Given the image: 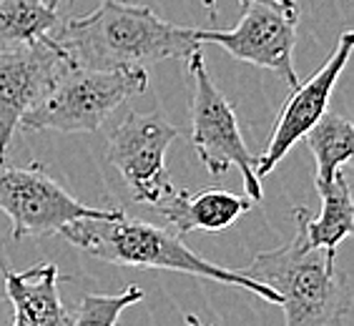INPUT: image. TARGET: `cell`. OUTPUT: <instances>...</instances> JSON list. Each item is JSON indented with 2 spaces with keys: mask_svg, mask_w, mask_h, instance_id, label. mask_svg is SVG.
Masks as SVG:
<instances>
[{
  "mask_svg": "<svg viewBox=\"0 0 354 326\" xmlns=\"http://www.w3.org/2000/svg\"><path fill=\"white\" fill-rule=\"evenodd\" d=\"M55 26L58 13L48 0H0V48L38 43Z\"/></svg>",
  "mask_w": 354,
  "mask_h": 326,
  "instance_id": "obj_15",
  "label": "cell"
},
{
  "mask_svg": "<svg viewBox=\"0 0 354 326\" xmlns=\"http://www.w3.org/2000/svg\"><path fill=\"white\" fill-rule=\"evenodd\" d=\"M252 206L254 201L249 196H239V193H232L221 186H209V189H201L196 193L174 189L153 209L169 221L178 236H184L189 231H226L244 213H249Z\"/></svg>",
  "mask_w": 354,
  "mask_h": 326,
  "instance_id": "obj_11",
  "label": "cell"
},
{
  "mask_svg": "<svg viewBox=\"0 0 354 326\" xmlns=\"http://www.w3.org/2000/svg\"><path fill=\"white\" fill-rule=\"evenodd\" d=\"M186 61L191 78V141L198 158L212 176H224L234 166L244 178L249 198L259 204L264 193L261 178L257 176V156L241 136L236 111L212 81L201 50H194Z\"/></svg>",
  "mask_w": 354,
  "mask_h": 326,
  "instance_id": "obj_5",
  "label": "cell"
},
{
  "mask_svg": "<svg viewBox=\"0 0 354 326\" xmlns=\"http://www.w3.org/2000/svg\"><path fill=\"white\" fill-rule=\"evenodd\" d=\"M58 3H61V0H48V6L50 8H58Z\"/></svg>",
  "mask_w": 354,
  "mask_h": 326,
  "instance_id": "obj_19",
  "label": "cell"
},
{
  "mask_svg": "<svg viewBox=\"0 0 354 326\" xmlns=\"http://www.w3.org/2000/svg\"><path fill=\"white\" fill-rule=\"evenodd\" d=\"M176 138V126L156 113H129L111 133L106 161L118 171L136 204L156 206L174 191L166 151Z\"/></svg>",
  "mask_w": 354,
  "mask_h": 326,
  "instance_id": "obj_8",
  "label": "cell"
},
{
  "mask_svg": "<svg viewBox=\"0 0 354 326\" xmlns=\"http://www.w3.org/2000/svg\"><path fill=\"white\" fill-rule=\"evenodd\" d=\"M241 18L229 30H198L201 46L216 43L226 53L257 68L281 75L289 86H297L294 70V43L299 26V3L297 0H239Z\"/></svg>",
  "mask_w": 354,
  "mask_h": 326,
  "instance_id": "obj_7",
  "label": "cell"
},
{
  "mask_svg": "<svg viewBox=\"0 0 354 326\" xmlns=\"http://www.w3.org/2000/svg\"><path fill=\"white\" fill-rule=\"evenodd\" d=\"M71 66L95 70L149 68L201 50L196 28L174 26L149 6L101 0L95 10L71 18L53 35Z\"/></svg>",
  "mask_w": 354,
  "mask_h": 326,
  "instance_id": "obj_1",
  "label": "cell"
},
{
  "mask_svg": "<svg viewBox=\"0 0 354 326\" xmlns=\"http://www.w3.org/2000/svg\"><path fill=\"white\" fill-rule=\"evenodd\" d=\"M201 3H204V8L209 10V15L216 21V0H201Z\"/></svg>",
  "mask_w": 354,
  "mask_h": 326,
  "instance_id": "obj_17",
  "label": "cell"
},
{
  "mask_svg": "<svg viewBox=\"0 0 354 326\" xmlns=\"http://www.w3.org/2000/svg\"><path fill=\"white\" fill-rule=\"evenodd\" d=\"M186 324H189V326H214V324H204V321L198 319V316H194V314H189V316H186Z\"/></svg>",
  "mask_w": 354,
  "mask_h": 326,
  "instance_id": "obj_18",
  "label": "cell"
},
{
  "mask_svg": "<svg viewBox=\"0 0 354 326\" xmlns=\"http://www.w3.org/2000/svg\"><path fill=\"white\" fill-rule=\"evenodd\" d=\"M304 138L317 161V176H314L317 186L329 184L334 173L354 156V126L339 113L324 111L319 121L304 133Z\"/></svg>",
  "mask_w": 354,
  "mask_h": 326,
  "instance_id": "obj_14",
  "label": "cell"
},
{
  "mask_svg": "<svg viewBox=\"0 0 354 326\" xmlns=\"http://www.w3.org/2000/svg\"><path fill=\"white\" fill-rule=\"evenodd\" d=\"M143 299V289L136 284L126 286L118 294H88L68 319V326H116L129 306Z\"/></svg>",
  "mask_w": 354,
  "mask_h": 326,
  "instance_id": "obj_16",
  "label": "cell"
},
{
  "mask_svg": "<svg viewBox=\"0 0 354 326\" xmlns=\"http://www.w3.org/2000/svg\"><path fill=\"white\" fill-rule=\"evenodd\" d=\"M292 241L254 256L241 271L279 294L284 326H347L349 291L337 271V251L307 241L304 206L292 209Z\"/></svg>",
  "mask_w": 354,
  "mask_h": 326,
  "instance_id": "obj_3",
  "label": "cell"
},
{
  "mask_svg": "<svg viewBox=\"0 0 354 326\" xmlns=\"http://www.w3.org/2000/svg\"><path fill=\"white\" fill-rule=\"evenodd\" d=\"M61 236L106 264L191 274L218 284L239 286L274 306L281 304L279 294L246 276L241 269H224L194 253L174 229H161L136 218L131 221L126 213L118 218H75L63 226Z\"/></svg>",
  "mask_w": 354,
  "mask_h": 326,
  "instance_id": "obj_2",
  "label": "cell"
},
{
  "mask_svg": "<svg viewBox=\"0 0 354 326\" xmlns=\"http://www.w3.org/2000/svg\"><path fill=\"white\" fill-rule=\"evenodd\" d=\"M68 66L53 35L30 46L0 48V161H6L21 118Z\"/></svg>",
  "mask_w": 354,
  "mask_h": 326,
  "instance_id": "obj_9",
  "label": "cell"
},
{
  "mask_svg": "<svg viewBox=\"0 0 354 326\" xmlns=\"http://www.w3.org/2000/svg\"><path fill=\"white\" fill-rule=\"evenodd\" d=\"M352 46H354L352 30H344L339 35V41H337V46H334L332 55L327 58V63L307 83H297L292 88V95L286 98L284 108H281L279 118L274 123L269 146H266V151L261 156H257V176L259 178L269 176L279 166L281 158L292 151L294 143L299 141V138H304V133L327 111L329 98L334 93V86H337L342 70H344V66L349 61Z\"/></svg>",
  "mask_w": 354,
  "mask_h": 326,
  "instance_id": "obj_10",
  "label": "cell"
},
{
  "mask_svg": "<svg viewBox=\"0 0 354 326\" xmlns=\"http://www.w3.org/2000/svg\"><path fill=\"white\" fill-rule=\"evenodd\" d=\"M0 211L10 218V236L46 238L75 218H118L121 209H91L55 184L41 163L8 166L0 161Z\"/></svg>",
  "mask_w": 354,
  "mask_h": 326,
  "instance_id": "obj_6",
  "label": "cell"
},
{
  "mask_svg": "<svg viewBox=\"0 0 354 326\" xmlns=\"http://www.w3.org/2000/svg\"><path fill=\"white\" fill-rule=\"evenodd\" d=\"M322 196V213L317 218H307L304 233L312 246L337 251V246L354 231V204L352 189L347 176L337 171L329 184L317 186Z\"/></svg>",
  "mask_w": 354,
  "mask_h": 326,
  "instance_id": "obj_13",
  "label": "cell"
},
{
  "mask_svg": "<svg viewBox=\"0 0 354 326\" xmlns=\"http://www.w3.org/2000/svg\"><path fill=\"white\" fill-rule=\"evenodd\" d=\"M6 296L13 304V326H68L71 314L61 301L58 281L66 276L58 274V266L46 261L26 271L3 266Z\"/></svg>",
  "mask_w": 354,
  "mask_h": 326,
  "instance_id": "obj_12",
  "label": "cell"
},
{
  "mask_svg": "<svg viewBox=\"0 0 354 326\" xmlns=\"http://www.w3.org/2000/svg\"><path fill=\"white\" fill-rule=\"evenodd\" d=\"M146 68L95 70L68 66L41 101L21 118V128L93 133L113 116L121 103L146 93Z\"/></svg>",
  "mask_w": 354,
  "mask_h": 326,
  "instance_id": "obj_4",
  "label": "cell"
}]
</instances>
